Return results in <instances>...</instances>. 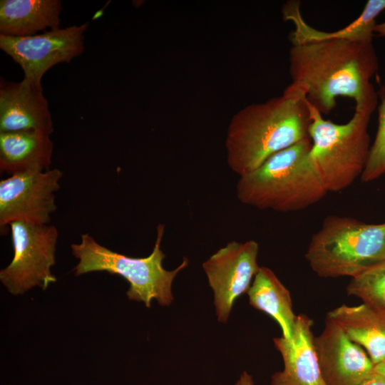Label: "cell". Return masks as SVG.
<instances>
[{
  "label": "cell",
  "instance_id": "obj_14",
  "mask_svg": "<svg viewBox=\"0 0 385 385\" xmlns=\"http://www.w3.org/2000/svg\"><path fill=\"white\" fill-rule=\"evenodd\" d=\"M53 144L40 131L0 133V171L9 176L50 169Z\"/></svg>",
  "mask_w": 385,
  "mask_h": 385
},
{
  "label": "cell",
  "instance_id": "obj_17",
  "mask_svg": "<svg viewBox=\"0 0 385 385\" xmlns=\"http://www.w3.org/2000/svg\"><path fill=\"white\" fill-rule=\"evenodd\" d=\"M59 0H1L0 35L28 36L59 28Z\"/></svg>",
  "mask_w": 385,
  "mask_h": 385
},
{
  "label": "cell",
  "instance_id": "obj_13",
  "mask_svg": "<svg viewBox=\"0 0 385 385\" xmlns=\"http://www.w3.org/2000/svg\"><path fill=\"white\" fill-rule=\"evenodd\" d=\"M53 131L51 115L42 86L23 79L1 82L0 86V133Z\"/></svg>",
  "mask_w": 385,
  "mask_h": 385
},
{
  "label": "cell",
  "instance_id": "obj_9",
  "mask_svg": "<svg viewBox=\"0 0 385 385\" xmlns=\"http://www.w3.org/2000/svg\"><path fill=\"white\" fill-rule=\"evenodd\" d=\"M63 173L58 168L12 175L0 181V227L24 220L49 224L56 210L55 193Z\"/></svg>",
  "mask_w": 385,
  "mask_h": 385
},
{
  "label": "cell",
  "instance_id": "obj_10",
  "mask_svg": "<svg viewBox=\"0 0 385 385\" xmlns=\"http://www.w3.org/2000/svg\"><path fill=\"white\" fill-rule=\"evenodd\" d=\"M258 252V243L253 240L231 241L202 263L220 322H227L235 302L250 289L260 267Z\"/></svg>",
  "mask_w": 385,
  "mask_h": 385
},
{
  "label": "cell",
  "instance_id": "obj_23",
  "mask_svg": "<svg viewBox=\"0 0 385 385\" xmlns=\"http://www.w3.org/2000/svg\"><path fill=\"white\" fill-rule=\"evenodd\" d=\"M374 374L385 378V359L375 364Z\"/></svg>",
  "mask_w": 385,
  "mask_h": 385
},
{
  "label": "cell",
  "instance_id": "obj_3",
  "mask_svg": "<svg viewBox=\"0 0 385 385\" xmlns=\"http://www.w3.org/2000/svg\"><path fill=\"white\" fill-rule=\"evenodd\" d=\"M310 138L282 150L239 177L236 195L244 205L280 212L306 209L328 192L309 159Z\"/></svg>",
  "mask_w": 385,
  "mask_h": 385
},
{
  "label": "cell",
  "instance_id": "obj_2",
  "mask_svg": "<svg viewBox=\"0 0 385 385\" xmlns=\"http://www.w3.org/2000/svg\"><path fill=\"white\" fill-rule=\"evenodd\" d=\"M310 114L304 88L292 83L283 93L246 106L232 118L225 149L230 169L239 177L275 153L309 138Z\"/></svg>",
  "mask_w": 385,
  "mask_h": 385
},
{
  "label": "cell",
  "instance_id": "obj_16",
  "mask_svg": "<svg viewBox=\"0 0 385 385\" xmlns=\"http://www.w3.org/2000/svg\"><path fill=\"white\" fill-rule=\"evenodd\" d=\"M298 1L286 3L282 9L284 19L291 21L294 30L289 38L292 43L327 39H346L355 41H371L376 19L385 10V0H369L359 16L353 22L336 31H322L309 26L302 18Z\"/></svg>",
  "mask_w": 385,
  "mask_h": 385
},
{
  "label": "cell",
  "instance_id": "obj_19",
  "mask_svg": "<svg viewBox=\"0 0 385 385\" xmlns=\"http://www.w3.org/2000/svg\"><path fill=\"white\" fill-rule=\"evenodd\" d=\"M346 291L349 296L385 313V260L352 277Z\"/></svg>",
  "mask_w": 385,
  "mask_h": 385
},
{
  "label": "cell",
  "instance_id": "obj_24",
  "mask_svg": "<svg viewBox=\"0 0 385 385\" xmlns=\"http://www.w3.org/2000/svg\"><path fill=\"white\" fill-rule=\"evenodd\" d=\"M374 32L381 37L385 38V21L380 24H376L374 27Z\"/></svg>",
  "mask_w": 385,
  "mask_h": 385
},
{
  "label": "cell",
  "instance_id": "obj_6",
  "mask_svg": "<svg viewBox=\"0 0 385 385\" xmlns=\"http://www.w3.org/2000/svg\"><path fill=\"white\" fill-rule=\"evenodd\" d=\"M308 106L311 164L327 192L342 191L361 178L366 165L372 113L355 110L348 122L338 124L324 119L309 101Z\"/></svg>",
  "mask_w": 385,
  "mask_h": 385
},
{
  "label": "cell",
  "instance_id": "obj_8",
  "mask_svg": "<svg viewBox=\"0 0 385 385\" xmlns=\"http://www.w3.org/2000/svg\"><path fill=\"white\" fill-rule=\"evenodd\" d=\"M87 27L88 24H83L28 36L0 35V48L20 65L24 80L41 86L42 77L49 68L83 53Z\"/></svg>",
  "mask_w": 385,
  "mask_h": 385
},
{
  "label": "cell",
  "instance_id": "obj_1",
  "mask_svg": "<svg viewBox=\"0 0 385 385\" xmlns=\"http://www.w3.org/2000/svg\"><path fill=\"white\" fill-rule=\"evenodd\" d=\"M378 67L372 41H312L292 43L289 52L292 83L304 88L322 114L331 113L340 96L353 99L355 110L372 113L378 98L371 79Z\"/></svg>",
  "mask_w": 385,
  "mask_h": 385
},
{
  "label": "cell",
  "instance_id": "obj_4",
  "mask_svg": "<svg viewBox=\"0 0 385 385\" xmlns=\"http://www.w3.org/2000/svg\"><path fill=\"white\" fill-rule=\"evenodd\" d=\"M165 227L159 224L152 252L145 257H131L112 251L100 245L89 234H83L81 242L71 245L72 255L78 260L73 269L76 276L93 272L118 274L129 283L126 295L129 300L143 302L148 308L153 300L161 306H169L173 301L172 284L178 274L187 267L184 257L175 270H167L163 262L165 255L160 249Z\"/></svg>",
  "mask_w": 385,
  "mask_h": 385
},
{
  "label": "cell",
  "instance_id": "obj_20",
  "mask_svg": "<svg viewBox=\"0 0 385 385\" xmlns=\"http://www.w3.org/2000/svg\"><path fill=\"white\" fill-rule=\"evenodd\" d=\"M385 173V96L379 106V123L368 160L361 175L364 183L373 181Z\"/></svg>",
  "mask_w": 385,
  "mask_h": 385
},
{
  "label": "cell",
  "instance_id": "obj_11",
  "mask_svg": "<svg viewBox=\"0 0 385 385\" xmlns=\"http://www.w3.org/2000/svg\"><path fill=\"white\" fill-rule=\"evenodd\" d=\"M314 346L327 385H359L374 375L375 364L366 351L328 317Z\"/></svg>",
  "mask_w": 385,
  "mask_h": 385
},
{
  "label": "cell",
  "instance_id": "obj_7",
  "mask_svg": "<svg viewBox=\"0 0 385 385\" xmlns=\"http://www.w3.org/2000/svg\"><path fill=\"white\" fill-rule=\"evenodd\" d=\"M9 227L14 256L0 271L1 283L14 296L36 286L46 290L56 281L51 272L56 264V227L24 220L11 222Z\"/></svg>",
  "mask_w": 385,
  "mask_h": 385
},
{
  "label": "cell",
  "instance_id": "obj_15",
  "mask_svg": "<svg viewBox=\"0 0 385 385\" xmlns=\"http://www.w3.org/2000/svg\"><path fill=\"white\" fill-rule=\"evenodd\" d=\"M327 317L361 346L374 364L385 359V313L364 303L342 304L329 312Z\"/></svg>",
  "mask_w": 385,
  "mask_h": 385
},
{
  "label": "cell",
  "instance_id": "obj_22",
  "mask_svg": "<svg viewBox=\"0 0 385 385\" xmlns=\"http://www.w3.org/2000/svg\"><path fill=\"white\" fill-rule=\"evenodd\" d=\"M359 385H385V378L374 374Z\"/></svg>",
  "mask_w": 385,
  "mask_h": 385
},
{
  "label": "cell",
  "instance_id": "obj_21",
  "mask_svg": "<svg viewBox=\"0 0 385 385\" xmlns=\"http://www.w3.org/2000/svg\"><path fill=\"white\" fill-rule=\"evenodd\" d=\"M235 385H254L252 376L246 371H244Z\"/></svg>",
  "mask_w": 385,
  "mask_h": 385
},
{
  "label": "cell",
  "instance_id": "obj_18",
  "mask_svg": "<svg viewBox=\"0 0 385 385\" xmlns=\"http://www.w3.org/2000/svg\"><path fill=\"white\" fill-rule=\"evenodd\" d=\"M247 294L249 304L274 319L282 329V337L292 339L297 315L289 291L274 272L260 266Z\"/></svg>",
  "mask_w": 385,
  "mask_h": 385
},
{
  "label": "cell",
  "instance_id": "obj_5",
  "mask_svg": "<svg viewBox=\"0 0 385 385\" xmlns=\"http://www.w3.org/2000/svg\"><path fill=\"white\" fill-rule=\"evenodd\" d=\"M305 258L321 277H354L385 260V222L329 215L312 235Z\"/></svg>",
  "mask_w": 385,
  "mask_h": 385
},
{
  "label": "cell",
  "instance_id": "obj_12",
  "mask_svg": "<svg viewBox=\"0 0 385 385\" xmlns=\"http://www.w3.org/2000/svg\"><path fill=\"white\" fill-rule=\"evenodd\" d=\"M312 326V319L300 314L297 315L292 339H273L283 360V369L271 376L270 385H327L319 365Z\"/></svg>",
  "mask_w": 385,
  "mask_h": 385
}]
</instances>
